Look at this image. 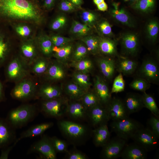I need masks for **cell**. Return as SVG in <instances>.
Listing matches in <instances>:
<instances>
[{"instance_id": "obj_4", "label": "cell", "mask_w": 159, "mask_h": 159, "mask_svg": "<svg viewBox=\"0 0 159 159\" xmlns=\"http://www.w3.org/2000/svg\"><path fill=\"white\" fill-rule=\"evenodd\" d=\"M69 100L63 96L54 99L43 100L41 110L46 115L51 117L59 118L66 114Z\"/></svg>"}, {"instance_id": "obj_24", "label": "cell", "mask_w": 159, "mask_h": 159, "mask_svg": "<svg viewBox=\"0 0 159 159\" xmlns=\"http://www.w3.org/2000/svg\"><path fill=\"white\" fill-rule=\"evenodd\" d=\"M53 125L52 122L41 123L34 126L23 132L15 142L17 143L24 138L34 137L41 135Z\"/></svg>"}, {"instance_id": "obj_29", "label": "cell", "mask_w": 159, "mask_h": 159, "mask_svg": "<svg viewBox=\"0 0 159 159\" xmlns=\"http://www.w3.org/2000/svg\"><path fill=\"white\" fill-rule=\"evenodd\" d=\"M73 51V46L70 43L61 47L53 46V55L57 60L66 65L67 61L72 56Z\"/></svg>"}, {"instance_id": "obj_7", "label": "cell", "mask_w": 159, "mask_h": 159, "mask_svg": "<svg viewBox=\"0 0 159 159\" xmlns=\"http://www.w3.org/2000/svg\"><path fill=\"white\" fill-rule=\"evenodd\" d=\"M132 139L147 152L154 150L158 145V139L148 128L144 127L137 131Z\"/></svg>"}, {"instance_id": "obj_44", "label": "cell", "mask_w": 159, "mask_h": 159, "mask_svg": "<svg viewBox=\"0 0 159 159\" xmlns=\"http://www.w3.org/2000/svg\"><path fill=\"white\" fill-rule=\"evenodd\" d=\"M125 82L122 74L120 73L115 78L111 91V93L123 92L125 88Z\"/></svg>"}, {"instance_id": "obj_38", "label": "cell", "mask_w": 159, "mask_h": 159, "mask_svg": "<svg viewBox=\"0 0 159 159\" xmlns=\"http://www.w3.org/2000/svg\"><path fill=\"white\" fill-rule=\"evenodd\" d=\"M70 65L77 71L87 74L90 73L94 68L92 61L87 57L78 61L72 62Z\"/></svg>"}, {"instance_id": "obj_13", "label": "cell", "mask_w": 159, "mask_h": 159, "mask_svg": "<svg viewBox=\"0 0 159 159\" xmlns=\"http://www.w3.org/2000/svg\"><path fill=\"white\" fill-rule=\"evenodd\" d=\"M106 107L109 118L112 121L118 120L129 117L123 101L120 98L115 97L112 98Z\"/></svg>"}, {"instance_id": "obj_2", "label": "cell", "mask_w": 159, "mask_h": 159, "mask_svg": "<svg viewBox=\"0 0 159 159\" xmlns=\"http://www.w3.org/2000/svg\"><path fill=\"white\" fill-rule=\"evenodd\" d=\"M110 126L116 136L127 141L132 139L137 131L144 127L140 123L129 117L112 121Z\"/></svg>"}, {"instance_id": "obj_23", "label": "cell", "mask_w": 159, "mask_h": 159, "mask_svg": "<svg viewBox=\"0 0 159 159\" xmlns=\"http://www.w3.org/2000/svg\"><path fill=\"white\" fill-rule=\"evenodd\" d=\"M111 14L116 21L130 27L134 26L132 18L123 8H120L118 3H114L111 10Z\"/></svg>"}, {"instance_id": "obj_56", "label": "cell", "mask_w": 159, "mask_h": 159, "mask_svg": "<svg viewBox=\"0 0 159 159\" xmlns=\"http://www.w3.org/2000/svg\"><path fill=\"white\" fill-rule=\"evenodd\" d=\"M97 6L98 10L101 11H105L108 9L107 5L105 1L98 5Z\"/></svg>"}, {"instance_id": "obj_45", "label": "cell", "mask_w": 159, "mask_h": 159, "mask_svg": "<svg viewBox=\"0 0 159 159\" xmlns=\"http://www.w3.org/2000/svg\"><path fill=\"white\" fill-rule=\"evenodd\" d=\"M53 46L61 47L70 44L73 41L72 38L59 35H54L50 37Z\"/></svg>"}, {"instance_id": "obj_50", "label": "cell", "mask_w": 159, "mask_h": 159, "mask_svg": "<svg viewBox=\"0 0 159 159\" xmlns=\"http://www.w3.org/2000/svg\"><path fill=\"white\" fill-rule=\"evenodd\" d=\"M59 8L60 10L65 12H73L80 8L69 0H61L59 3Z\"/></svg>"}, {"instance_id": "obj_60", "label": "cell", "mask_w": 159, "mask_h": 159, "mask_svg": "<svg viewBox=\"0 0 159 159\" xmlns=\"http://www.w3.org/2000/svg\"><path fill=\"white\" fill-rule=\"evenodd\" d=\"M125 1H134L135 0H124Z\"/></svg>"}, {"instance_id": "obj_32", "label": "cell", "mask_w": 159, "mask_h": 159, "mask_svg": "<svg viewBox=\"0 0 159 159\" xmlns=\"http://www.w3.org/2000/svg\"><path fill=\"white\" fill-rule=\"evenodd\" d=\"M50 62L46 58L38 57L30 65L32 72L38 76L44 74Z\"/></svg>"}, {"instance_id": "obj_14", "label": "cell", "mask_w": 159, "mask_h": 159, "mask_svg": "<svg viewBox=\"0 0 159 159\" xmlns=\"http://www.w3.org/2000/svg\"><path fill=\"white\" fill-rule=\"evenodd\" d=\"M66 65L56 60L50 62L47 69L44 74L47 80L56 82L63 80L66 75Z\"/></svg>"}, {"instance_id": "obj_51", "label": "cell", "mask_w": 159, "mask_h": 159, "mask_svg": "<svg viewBox=\"0 0 159 159\" xmlns=\"http://www.w3.org/2000/svg\"><path fill=\"white\" fill-rule=\"evenodd\" d=\"M98 27L101 33L105 36H110L112 34L111 26L107 21L102 20L99 23Z\"/></svg>"}, {"instance_id": "obj_52", "label": "cell", "mask_w": 159, "mask_h": 159, "mask_svg": "<svg viewBox=\"0 0 159 159\" xmlns=\"http://www.w3.org/2000/svg\"><path fill=\"white\" fill-rule=\"evenodd\" d=\"M15 30L17 34L22 37H27L30 34L31 30L27 26L21 25L17 26Z\"/></svg>"}, {"instance_id": "obj_28", "label": "cell", "mask_w": 159, "mask_h": 159, "mask_svg": "<svg viewBox=\"0 0 159 159\" xmlns=\"http://www.w3.org/2000/svg\"><path fill=\"white\" fill-rule=\"evenodd\" d=\"M10 125L0 120V147L4 146L13 141L15 134Z\"/></svg>"}, {"instance_id": "obj_10", "label": "cell", "mask_w": 159, "mask_h": 159, "mask_svg": "<svg viewBox=\"0 0 159 159\" xmlns=\"http://www.w3.org/2000/svg\"><path fill=\"white\" fill-rule=\"evenodd\" d=\"M92 125L95 128L107 124L110 120L106 106L99 104L88 110L87 116Z\"/></svg>"}, {"instance_id": "obj_43", "label": "cell", "mask_w": 159, "mask_h": 159, "mask_svg": "<svg viewBox=\"0 0 159 159\" xmlns=\"http://www.w3.org/2000/svg\"><path fill=\"white\" fill-rule=\"evenodd\" d=\"M80 17L84 24L91 27L94 25L97 19V16L95 13L87 10L82 11Z\"/></svg>"}, {"instance_id": "obj_12", "label": "cell", "mask_w": 159, "mask_h": 159, "mask_svg": "<svg viewBox=\"0 0 159 159\" xmlns=\"http://www.w3.org/2000/svg\"><path fill=\"white\" fill-rule=\"evenodd\" d=\"M58 125L64 134L72 138L77 139L81 138L87 132L86 128L84 125L69 121H60Z\"/></svg>"}, {"instance_id": "obj_36", "label": "cell", "mask_w": 159, "mask_h": 159, "mask_svg": "<svg viewBox=\"0 0 159 159\" xmlns=\"http://www.w3.org/2000/svg\"><path fill=\"white\" fill-rule=\"evenodd\" d=\"M81 40L86 46L88 52L94 55L100 53L99 38L89 35L81 38Z\"/></svg>"}, {"instance_id": "obj_1", "label": "cell", "mask_w": 159, "mask_h": 159, "mask_svg": "<svg viewBox=\"0 0 159 159\" xmlns=\"http://www.w3.org/2000/svg\"><path fill=\"white\" fill-rule=\"evenodd\" d=\"M0 16L37 24L43 19L39 6L34 0H0Z\"/></svg>"}, {"instance_id": "obj_16", "label": "cell", "mask_w": 159, "mask_h": 159, "mask_svg": "<svg viewBox=\"0 0 159 159\" xmlns=\"http://www.w3.org/2000/svg\"><path fill=\"white\" fill-rule=\"evenodd\" d=\"M147 151L139 145L134 142L125 145L120 157L123 159H145Z\"/></svg>"}, {"instance_id": "obj_35", "label": "cell", "mask_w": 159, "mask_h": 159, "mask_svg": "<svg viewBox=\"0 0 159 159\" xmlns=\"http://www.w3.org/2000/svg\"><path fill=\"white\" fill-rule=\"evenodd\" d=\"M37 44L39 49L45 56L49 57L53 54V45L50 37L42 35L39 38Z\"/></svg>"}, {"instance_id": "obj_33", "label": "cell", "mask_w": 159, "mask_h": 159, "mask_svg": "<svg viewBox=\"0 0 159 159\" xmlns=\"http://www.w3.org/2000/svg\"><path fill=\"white\" fill-rule=\"evenodd\" d=\"M91 27L84 24L74 20L70 29V32L73 35L81 38L90 35Z\"/></svg>"}, {"instance_id": "obj_3", "label": "cell", "mask_w": 159, "mask_h": 159, "mask_svg": "<svg viewBox=\"0 0 159 159\" xmlns=\"http://www.w3.org/2000/svg\"><path fill=\"white\" fill-rule=\"evenodd\" d=\"M37 112L36 107L32 105L27 104L19 106L9 113V124L13 128L21 127L34 118Z\"/></svg>"}, {"instance_id": "obj_31", "label": "cell", "mask_w": 159, "mask_h": 159, "mask_svg": "<svg viewBox=\"0 0 159 159\" xmlns=\"http://www.w3.org/2000/svg\"><path fill=\"white\" fill-rule=\"evenodd\" d=\"M72 81L86 91L90 89L92 85L89 74L76 71L73 74Z\"/></svg>"}, {"instance_id": "obj_26", "label": "cell", "mask_w": 159, "mask_h": 159, "mask_svg": "<svg viewBox=\"0 0 159 159\" xmlns=\"http://www.w3.org/2000/svg\"><path fill=\"white\" fill-rule=\"evenodd\" d=\"M21 51L22 59L28 65H30L37 56V50L36 46L33 43L27 42H24L21 47Z\"/></svg>"}, {"instance_id": "obj_18", "label": "cell", "mask_w": 159, "mask_h": 159, "mask_svg": "<svg viewBox=\"0 0 159 159\" xmlns=\"http://www.w3.org/2000/svg\"><path fill=\"white\" fill-rule=\"evenodd\" d=\"M123 101L129 115L138 112L144 107L142 95L138 93L127 94Z\"/></svg>"}, {"instance_id": "obj_19", "label": "cell", "mask_w": 159, "mask_h": 159, "mask_svg": "<svg viewBox=\"0 0 159 159\" xmlns=\"http://www.w3.org/2000/svg\"><path fill=\"white\" fill-rule=\"evenodd\" d=\"M37 94L43 100H50L63 96V89L57 85L45 84L40 87Z\"/></svg>"}, {"instance_id": "obj_55", "label": "cell", "mask_w": 159, "mask_h": 159, "mask_svg": "<svg viewBox=\"0 0 159 159\" xmlns=\"http://www.w3.org/2000/svg\"><path fill=\"white\" fill-rule=\"evenodd\" d=\"M43 6L47 9H50L54 6L55 0H43Z\"/></svg>"}, {"instance_id": "obj_47", "label": "cell", "mask_w": 159, "mask_h": 159, "mask_svg": "<svg viewBox=\"0 0 159 159\" xmlns=\"http://www.w3.org/2000/svg\"><path fill=\"white\" fill-rule=\"evenodd\" d=\"M9 49V43L0 33V63L4 59Z\"/></svg>"}, {"instance_id": "obj_25", "label": "cell", "mask_w": 159, "mask_h": 159, "mask_svg": "<svg viewBox=\"0 0 159 159\" xmlns=\"http://www.w3.org/2000/svg\"><path fill=\"white\" fill-rule=\"evenodd\" d=\"M117 43L108 38H99V52L108 57H113L117 54Z\"/></svg>"}, {"instance_id": "obj_17", "label": "cell", "mask_w": 159, "mask_h": 159, "mask_svg": "<svg viewBox=\"0 0 159 159\" xmlns=\"http://www.w3.org/2000/svg\"><path fill=\"white\" fill-rule=\"evenodd\" d=\"M88 109L85 106L80 99L69 100L66 114L72 119L80 120L87 116Z\"/></svg>"}, {"instance_id": "obj_8", "label": "cell", "mask_w": 159, "mask_h": 159, "mask_svg": "<svg viewBox=\"0 0 159 159\" xmlns=\"http://www.w3.org/2000/svg\"><path fill=\"white\" fill-rule=\"evenodd\" d=\"M28 65L22 59L14 58L7 67L6 73L8 78L11 80L17 82L26 78L28 74Z\"/></svg>"}, {"instance_id": "obj_59", "label": "cell", "mask_w": 159, "mask_h": 159, "mask_svg": "<svg viewBox=\"0 0 159 159\" xmlns=\"http://www.w3.org/2000/svg\"><path fill=\"white\" fill-rule=\"evenodd\" d=\"M2 90H3V87L2 85L0 82V99L1 98V97L2 96Z\"/></svg>"}, {"instance_id": "obj_58", "label": "cell", "mask_w": 159, "mask_h": 159, "mask_svg": "<svg viewBox=\"0 0 159 159\" xmlns=\"http://www.w3.org/2000/svg\"><path fill=\"white\" fill-rule=\"evenodd\" d=\"M94 3L96 5L102 3L105 1L104 0H93Z\"/></svg>"}, {"instance_id": "obj_21", "label": "cell", "mask_w": 159, "mask_h": 159, "mask_svg": "<svg viewBox=\"0 0 159 159\" xmlns=\"http://www.w3.org/2000/svg\"><path fill=\"white\" fill-rule=\"evenodd\" d=\"M97 63L100 71L106 79H111L116 69V63L110 57H101L97 60Z\"/></svg>"}, {"instance_id": "obj_27", "label": "cell", "mask_w": 159, "mask_h": 159, "mask_svg": "<svg viewBox=\"0 0 159 159\" xmlns=\"http://www.w3.org/2000/svg\"><path fill=\"white\" fill-rule=\"evenodd\" d=\"M138 62L127 58H121L116 63V69L119 73L125 75L133 73L138 66Z\"/></svg>"}, {"instance_id": "obj_15", "label": "cell", "mask_w": 159, "mask_h": 159, "mask_svg": "<svg viewBox=\"0 0 159 159\" xmlns=\"http://www.w3.org/2000/svg\"><path fill=\"white\" fill-rule=\"evenodd\" d=\"M93 90L97 95L100 103L106 106L112 98L111 93L105 80L99 76H96L94 79Z\"/></svg>"}, {"instance_id": "obj_37", "label": "cell", "mask_w": 159, "mask_h": 159, "mask_svg": "<svg viewBox=\"0 0 159 159\" xmlns=\"http://www.w3.org/2000/svg\"><path fill=\"white\" fill-rule=\"evenodd\" d=\"M85 106L89 110L96 105L101 103L100 100L93 90L89 89L80 99Z\"/></svg>"}, {"instance_id": "obj_42", "label": "cell", "mask_w": 159, "mask_h": 159, "mask_svg": "<svg viewBox=\"0 0 159 159\" xmlns=\"http://www.w3.org/2000/svg\"><path fill=\"white\" fill-rule=\"evenodd\" d=\"M130 85L132 89L144 92L150 88V85L144 79L139 77L133 80Z\"/></svg>"}, {"instance_id": "obj_54", "label": "cell", "mask_w": 159, "mask_h": 159, "mask_svg": "<svg viewBox=\"0 0 159 159\" xmlns=\"http://www.w3.org/2000/svg\"><path fill=\"white\" fill-rule=\"evenodd\" d=\"M16 144V143L15 141L12 145L9 147L5 150H2L0 155V159H7L10 152Z\"/></svg>"}, {"instance_id": "obj_49", "label": "cell", "mask_w": 159, "mask_h": 159, "mask_svg": "<svg viewBox=\"0 0 159 159\" xmlns=\"http://www.w3.org/2000/svg\"><path fill=\"white\" fill-rule=\"evenodd\" d=\"M67 21V19L64 15H60L57 17L51 25V28L53 30H57L64 27Z\"/></svg>"}, {"instance_id": "obj_57", "label": "cell", "mask_w": 159, "mask_h": 159, "mask_svg": "<svg viewBox=\"0 0 159 159\" xmlns=\"http://www.w3.org/2000/svg\"><path fill=\"white\" fill-rule=\"evenodd\" d=\"M72 3L77 6L80 8L81 5L83 4V0H69Z\"/></svg>"}, {"instance_id": "obj_20", "label": "cell", "mask_w": 159, "mask_h": 159, "mask_svg": "<svg viewBox=\"0 0 159 159\" xmlns=\"http://www.w3.org/2000/svg\"><path fill=\"white\" fill-rule=\"evenodd\" d=\"M121 44L127 54L132 56L137 53L138 40V36L135 34L127 33L124 34L122 38Z\"/></svg>"}, {"instance_id": "obj_11", "label": "cell", "mask_w": 159, "mask_h": 159, "mask_svg": "<svg viewBox=\"0 0 159 159\" xmlns=\"http://www.w3.org/2000/svg\"><path fill=\"white\" fill-rule=\"evenodd\" d=\"M30 152L39 153L47 159L56 158V152L54 149L50 138L44 136L31 147Z\"/></svg>"}, {"instance_id": "obj_48", "label": "cell", "mask_w": 159, "mask_h": 159, "mask_svg": "<svg viewBox=\"0 0 159 159\" xmlns=\"http://www.w3.org/2000/svg\"><path fill=\"white\" fill-rule=\"evenodd\" d=\"M50 139L56 152L62 153L67 151V145L65 142L55 137Z\"/></svg>"}, {"instance_id": "obj_5", "label": "cell", "mask_w": 159, "mask_h": 159, "mask_svg": "<svg viewBox=\"0 0 159 159\" xmlns=\"http://www.w3.org/2000/svg\"><path fill=\"white\" fill-rule=\"evenodd\" d=\"M37 93L34 82L26 77L18 82L11 92V95L16 99L24 100L32 98Z\"/></svg>"}, {"instance_id": "obj_30", "label": "cell", "mask_w": 159, "mask_h": 159, "mask_svg": "<svg viewBox=\"0 0 159 159\" xmlns=\"http://www.w3.org/2000/svg\"><path fill=\"white\" fill-rule=\"evenodd\" d=\"M64 91L69 100H80L86 92L73 81L65 85Z\"/></svg>"}, {"instance_id": "obj_41", "label": "cell", "mask_w": 159, "mask_h": 159, "mask_svg": "<svg viewBox=\"0 0 159 159\" xmlns=\"http://www.w3.org/2000/svg\"><path fill=\"white\" fill-rule=\"evenodd\" d=\"M159 30L158 22L154 19L150 20L146 26V31L148 38L153 42L157 38Z\"/></svg>"}, {"instance_id": "obj_53", "label": "cell", "mask_w": 159, "mask_h": 159, "mask_svg": "<svg viewBox=\"0 0 159 159\" xmlns=\"http://www.w3.org/2000/svg\"><path fill=\"white\" fill-rule=\"evenodd\" d=\"M68 159H86L87 157L84 154L79 152H74L69 153L67 157Z\"/></svg>"}, {"instance_id": "obj_39", "label": "cell", "mask_w": 159, "mask_h": 159, "mask_svg": "<svg viewBox=\"0 0 159 159\" xmlns=\"http://www.w3.org/2000/svg\"><path fill=\"white\" fill-rule=\"evenodd\" d=\"M142 96L144 107L149 110L153 115L159 117V110L153 97L145 92Z\"/></svg>"}, {"instance_id": "obj_34", "label": "cell", "mask_w": 159, "mask_h": 159, "mask_svg": "<svg viewBox=\"0 0 159 159\" xmlns=\"http://www.w3.org/2000/svg\"><path fill=\"white\" fill-rule=\"evenodd\" d=\"M155 4V0H135L132 2L131 6L135 10L147 13L153 10Z\"/></svg>"}, {"instance_id": "obj_22", "label": "cell", "mask_w": 159, "mask_h": 159, "mask_svg": "<svg viewBox=\"0 0 159 159\" xmlns=\"http://www.w3.org/2000/svg\"><path fill=\"white\" fill-rule=\"evenodd\" d=\"M93 141L96 147H102L110 139V133L107 124L97 127L92 131Z\"/></svg>"}, {"instance_id": "obj_9", "label": "cell", "mask_w": 159, "mask_h": 159, "mask_svg": "<svg viewBox=\"0 0 159 159\" xmlns=\"http://www.w3.org/2000/svg\"><path fill=\"white\" fill-rule=\"evenodd\" d=\"M139 77L150 83L158 84L159 81V70L157 62L148 58L143 62L139 70Z\"/></svg>"}, {"instance_id": "obj_46", "label": "cell", "mask_w": 159, "mask_h": 159, "mask_svg": "<svg viewBox=\"0 0 159 159\" xmlns=\"http://www.w3.org/2000/svg\"><path fill=\"white\" fill-rule=\"evenodd\" d=\"M148 128L155 136L159 138V117L153 115L149 119L148 121Z\"/></svg>"}, {"instance_id": "obj_6", "label": "cell", "mask_w": 159, "mask_h": 159, "mask_svg": "<svg viewBox=\"0 0 159 159\" xmlns=\"http://www.w3.org/2000/svg\"><path fill=\"white\" fill-rule=\"evenodd\" d=\"M127 141L117 136L110 138L102 147L101 158L105 159H115L120 157Z\"/></svg>"}, {"instance_id": "obj_40", "label": "cell", "mask_w": 159, "mask_h": 159, "mask_svg": "<svg viewBox=\"0 0 159 159\" xmlns=\"http://www.w3.org/2000/svg\"><path fill=\"white\" fill-rule=\"evenodd\" d=\"M88 52L86 46L83 42L78 44L72 52L71 57L72 62L78 61L86 57Z\"/></svg>"}]
</instances>
